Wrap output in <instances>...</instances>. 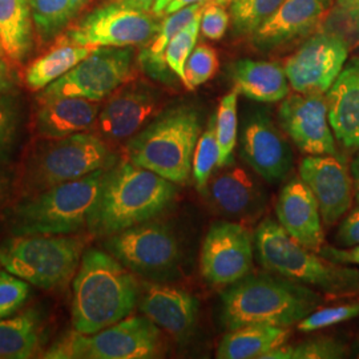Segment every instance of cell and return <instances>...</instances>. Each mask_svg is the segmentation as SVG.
I'll return each instance as SVG.
<instances>
[{"instance_id": "14", "label": "cell", "mask_w": 359, "mask_h": 359, "mask_svg": "<svg viewBox=\"0 0 359 359\" xmlns=\"http://www.w3.org/2000/svg\"><path fill=\"white\" fill-rule=\"evenodd\" d=\"M255 244L249 229L236 221H217L206 233L200 271L213 286H231L253 269Z\"/></svg>"}, {"instance_id": "22", "label": "cell", "mask_w": 359, "mask_h": 359, "mask_svg": "<svg viewBox=\"0 0 359 359\" xmlns=\"http://www.w3.org/2000/svg\"><path fill=\"white\" fill-rule=\"evenodd\" d=\"M330 0H285L262 27L252 35L258 50L270 51L302 38L321 23Z\"/></svg>"}, {"instance_id": "47", "label": "cell", "mask_w": 359, "mask_h": 359, "mask_svg": "<svg viewBox=\"0 0 359 359\" xmlns=\"http://www.w3.org/2000/svg\"><path fill=\"white\" fill-rule=\"evenodd\" d=\"M350 175L353 179V188H354V196L359 205V149L355 151V154L350 164Z\"/></svg>"}, {"instance_id": "26", "label": "cell", "mask_w": 359, "mask_h": 359, "mask_svg": "<svg viewBox=\"0 0 359 359\" xmlns=\"http://www.w3.org/2000/svg\"><path fill=\"white\" fill-rule=\"evenodd\" d=\"M290 337L289 327L248 325L229 330L217 347L219 359H262L273 348L283 346Z\"/></svg>"}, {"instance_id": "46", "label": "cell", "mask_w": 359, "mask_h": 359, "mask_svg": "<svg viewBox=\"0 0 359 359\" xmlns=\"http://www.w3.org/2000/svg\"><path fill=\"white\" fill-rule=\"evenodd\" d=\"M10 191H11V180L8 173L0 167V206L3 205L8 197H10Z\"/></svg>"}, {"instance_id": "29", "label": "cell", "mask_w": 359, "mask_h": 359, "mask_svg": "<svg viewBox=\"0 0 359 359\" xmlns=\"http://www.w3.org/2000/svg\"><path fill=\"white\" fill-rule=\"evenodd\" d=\"M60 40V39H59ZM95 47L60 40L53 48L28 65L25 81L28 90H43L84 60Z\"/></svg>"}, {"instance_id": "21", "label": "cell", "mask_w": 359, "mask_h": 359, "mask_svg": "<svg viewBox=\"0 0 359 359\" xmlns=\"http://www.w3.org/2000/svg\"><path fill=\"white\" fill-rule=\"evenodd\" d=\"M276 213L280 225L295 241L313 252L323 245L321 212L316 196L301 177L290 180L280 193Z\"/></svg>"}, {"instance_id": "3", "label": "cell", "mask_w": 359, "mask_h": 359, "mask_svg": "<svg viewBox=\"0 0 359 359\" xmlns=\"http://www.w3.org/2000/svg\"><path fill=\"white\" fill-rule=\"evenodd\" d=\"M321 294L281 276L249 273L221 295V321L228 330L248 325L290 327L320 308Z\"/></svg>"}, {"instance_id": "17", "label": "cell", "mask_w": 359, "mask_h": 359, "mask_svg": "<svg viewBox=\"0 0 359 359\" xmlns=\"http://www.w3.org/2000/svg\"><path fill=\"white\" fill-rule=\"evenodd\" d=\"M203 193L209 205L229 221L252 222L266 206V193L256 176L234 161L212 176Z\"/></svg>"}, {"instance_id": "6", "label": "cell", "mask_w": 359, "mask_h": 359, "mask_svg": "<svg viewBox=\"0 0 359 359\" xmlns=\"http://www.w3.org/2000/svg\"><path fill=\"white\" fill-rule=\"evenodd\" d=\"M105 170L23 196L8 215L11 234H74L87 226Z\"/></svg>"}, {"instance_id": "1", "label": "cell", "mask_w": 359, "mask_h": 359, "mask_svg": "<svg viewBox=\"0 0 359 359\" xmlns=\"http://www.w3.org/2000/svg\"><path fill=\"white\" fill-rule=\"evenodd\" d=\"M179 193L175 182L120 161L108 168L97 197L90 208L87 228L90 234L109 237L164 213Z\"/></svg>"}, {"instance_id": "33", "label": "cell", "mask_w": 359, "mask_h": 359, "mask_svg": "<svg viewBox=\"0 0 359 359\" xmlns=\"http://www.w3.org/2000/svg\"><path fill=\"white\" fill-rule=\"evenodd\" d=\"M285 0H231V19L234 35H253L273 16Z\"/></svg>"}, {"instance_id": "30", "label": "cell", "mask_w": 359, "mask_h": 359, "mask_svg": "<svg viewBox=\"0 0 359 359\" xmlns=\"http://www.w3.org/2000/svg\"><path fill=\"white\" fill-rule=\"evenodd\" d=\"M41 320L36 310H27L0 321V358L26 359L41 345Z\"/></svg>"}, {"instance_id": "5", "label": "cell", "mask_w": 359, "mask_h": 359, "mask_svg": "<svg viewBox=\"0 0 359 359\" xmlns=\"http://www.w3.org/2000/svg\"><path fill=\"white\" fill-rule=\"evenodd\" d=\"M201 135V117L192 105H177L156 116L130 137L129 161L175 182L187 184L192 175L194 149Z\"/></svg>"}, {"instance_id": "50", "label": "cell", "mask_w": 359, "mask_h": 359, "mask_svg": "<svg viewBox=\"0 0 359 359\" xmlns=\"http://www.w3.org/2000/svg\"><path fill=\"white\" fill-rule=\"evenodd\" d=\"M170 1H172V0H156V1H154L152 11H154L157 16H163V15H164V11H165V8L168 7V4H169Z\"/></svg>"}, {"instance_id": "7", "label": "cell", "mask_w": 359, "mask_h": 359, "mask_svg": "<svg viewBox=\"0 0 359 359\" xmlns=\"http://www.w3.org/2000/svg\"><path fill=\"white\" fill-rule=\"evenodd\" d=\"M116 163V154L97 135L80 132L62 139H46L27 156L19 185L23 196H28L83 179Z\"/></svg>"}, {"instance_id": "36", "label": "cell", "mask_w": 359, "mask_h": 359, "mask_svg": "<svg viewBox=\"0 0 359 359\" xmlns=\"http://www.w3.org/2000/svg\"><path fill=\"white\" fill-rule=\"evenodd\" d=\"M203 10L193 18L192 22L189 25L184 27L180 32L175 35V38L169 41L167 50H165V55H164L169 69L184 84V87H187L185 65H187L189 55L194 50L197 39H198Z\"/></svg>"}, {"instance_id": "4", "label": "cell", "mask_w": 359, "mask_h": 359, "mask_svg": "<svg viewBox=\"0 0 359 359\" xmlns=\"http://www.w3.org/2000/svg\"><path fill=\"white\" fill-rule=\"evenodd\" d=\"M255 245L259 264L273 274L333 297L359 292V269L317 256L271 218L258 225Z\"/></svg>"}, {"instance_id": "39", "label": "cell", "mask_w": 359, "mask_h": 359, "mask_svg": "<svg viewBox=\"0 0 359 359\" xmlns=\"http://www.w3.org/2000/svg\"><path fill=\"white\" fill-rule=\"evenodd\" d=\"M359 317V302L344 304L332 308L318 309L310 313L302 321L298 322V330L302 333H313L330 326L339 325Z\"/></svg>"}, {"instance_id": "9", "label": "cell", "mask_w": 359, "mask_h": 359, "mask_svg": "<svg viewBox=\"0 0 359 359\" xmlns=\"http://www.w3.org/2000/svg\"><path fill=\"white\" fill-rule=\"evenodd\" d=\"M161 350V329L145 316H129L97 333L65 335L44 358L147 359L158 357Z\"/></svg>"}, {"instance_id": "45", "label": "cell", "mask_w": 359, "mask_h": 359, "mask_svg": "<svg viewBox=\"0 0 359 359\" xmlns=\"http://www.w3.org/2000/svg\"><path fill=\"white\" fill-rule=\"evenodd\" d=\"M15 84V75L10 63L0 57V93L10 92Z\"/></svg>"}, {"instance_id": "43", "label": "cell", "mask_w": 359, "mask_h": 359, "mask_svg": "<svg viewBox=\"0 0 359 359\" xmlns=\"http://www.w3.org/2000/svg\"><path fill=\"white\" fill-rule=\"evenodd\" d=\"M337 243L348 249L359 246V206L341 222L337 231Z\"/></svg>"}, {"instance_id": "54", "label": "cell", "mask_w": 359, "mask_h": 359, "mask_svg": "<svg viewBox=\"0 0 359 359\" xmlns=\"http://www.w3.org/2000/svg\"><path fill=\"white\" fill-rule=\"evenodd\" d=\"M3 56H6V55H4V50H3V44H1V40H0V57H3Z\"/></svg>"}, {"instance_id": "20", "label": "cell", "mask_w": 359, "mask_h": 359, "mask_svg": "<svg viewBox=\"0 0 359 359\" xmlns=\"http://www.w3.org/2000/svg\"><path fill=\"white\" fill-rule=\"evenodd\" d=\"M137 306L142 316L180 341L188 338L197 323V298L175 285L142 283Z\"/></svg>"}, {"instance_id": "19", "label": "cell", "mask_w": 359, "mask_h": 359, "mask_svg": "<svg viewBox=\"0 0 359 359\" xmlns=\"http://www.w3.org/2000/svg\"><path fill=\"white\" fill-rule=\"evenodd\" d=\"M299 177L316 196L326 226L337 224L353 203V179L339 154H309L299 165Z\"/></svg>"}, {"instance_id": "37", "label": "cell", "mask_w": 359, "mask_h": 359, "mask_svg": "<svg viewBox=\"0 0 359 359\" xmlns=\"http://www.w3.org/2000/svg\"><path fill=\"white\" fill-rule=\"evenodd\" d=\"M219 60L217 52L208 44H200L194 47L185 65L187 90H196L205 84L217 72Z\"/></svg>"}, {"instance_id": "48", "label": "cell", "mask_w": 359, "mask_h": 359, "mask_svg": "<svg viewBox=\"0 0 359 359\" xmlns=\"http://www.w3.org/2000/svg\"><path fill=\"white\" fill-rule=\"evenodd\" d=\"M196 3H208V0H172L168 4V7L165 8V11H164V15L176 13V11H179L181 8L192 6V4H196Z\"/></svg>"}, {"instance_id": "42", "label": "cell", "mask_w": 359, "mask_h": 359, "mask_svg": "<svg viewBox=\"0 0 359 359\" xmlns=\"http://www.w3.org/2000/svg\"><path fill=\"white\" fill-rule=\"evenodd\" d=\"M229 13L224 8V6H218L216 3H206L201 22L200 31L209 40H219L224 38L228 26H229Z\"/></svg>"}, {"instance_id": "23", "label": "cell", "mask_w": 359, "mask_h": 359, "mask_svg": "<svg viewBox=\"0 0 359 359\" xmlns=\"http://www.w3.org/2000/svg\"><path fill=\"white\" fill-rule=\"evenodd\" d=\"M325 99L335 139L348 151H358L359 56L345 65Z\"/></svg>"}, {"instance_id": "25", "label": "cell", "mask_w": 359, "mask_h": 359, "mask_svg": "<svg viewBox=\"0 0 359 359\" xmlns=\"http://www.w3.org/2000/svg\"><path fill=\"white\" fill-rule=\"evenodd\" d=\"M234 90L257 103H278L289 95V80L283 67L271 62L252 59L233 65Z\"/></svg>"}, {"instance_id": "40", "label": "cell", "mask_w": 359, "mask_h": 359, "mask_svg": "<svg viewBox=\"0 0 359 359\" xmlns=\"http://www.w3.org/2000/svg\"><path fill=\"white\" fill-rule=\"evenodd\" d=\"M29 294V285L11 273L0 271V321L22 308Z\"/></svg>"}, {"instance_id": "31", "label": "cell", "mask_w": 359, "mask_h": 359, "mask_svg": "<svg viewBox=\"0 0 359 359\" xmlns=\"http://www.w3.org/2000/svg\"><path fill=\"white\" fill-rule=\"evenodd\" d=\"M35 34L40 41L59 39L77 16L72 0H31Z\"/></svg>"}, {"instance_id": "49", "label": "cell", "mask_w": 359, "mask_h": 359, "mask_svg": "<svg viewBox=\"0 0 359 359\" xmlns=\"http://www.w3.org/2000/svg\"><path fill=\"white\" fill-rule=\"evenodd\" d=\"M116 1L127 3V4H130V6L137 7V8H142V10H145V11H152L156 0H116Z\"/></svg>"}, {"instance_id": "11", "label": "cell", "mask_w": 359, "mask_h": 359, "mask_svg": "<svg viewBox=\"0 0 359 359\" xmlns=\"http://www.w3.org/2000/svg\"><path fill=\"white\" fill-rule=\"evenodd\" d=\"M105 250L132 273L163 281L179 269L180 245L176 234L163 222L147 221L108 237Z\"/></svg>"}, {"instance_id": "15", "label": "cell", "mask_w": 359, "mask_h": 359, "mask_svg": "<svg viewBox=\"0 0 359 359\" xmlns=\"http://www.w3.org/2000/svg\"><path fill=\"white\" fill-rule=\"evenodd\" d=\"M240 156L257 176L268 182L286 179L294 160L289 142L262 109L245 116L240 135Z\"/></svg>"}, {"instance_id": "44", "label": "cell", "mask_w": 359, "mask_h": 359, "mask_svg": "<svg viewBox=\"0 0 359 359\" xmlns=\"http://www.w3.org/2000/svg\"><path fill=\"white\" fill-rule=\"evenodd\" d=\"M320 255L338 264H359V246L350 249L321 248Z\"/></svg>"}, {"instance_id": "24", "label": "cell", "mask_w": 359, "mask_h": 359, "mask_svg": "<svg viewBox=\"0 0 359 359\" xmlns=\"http://www.w3.org/2000/svg\"><path fill=\"white\" fill-rule=\"evenodd\" d=\"M102 105L77 96L39 97L35 128L44 139H62L96 126Z\"/></svg>"}, {"instance_id": "18", "label": "cell", "mask_w": 359, "mask_h": 359, "mask_svg": "<svg viewBox=\"0 0 359 359\" xmlns=\"http://www.w3.org/2000/svg\"><path fill=\"white\" fill-rule=\"evenodd\" d=\"M280 124L295 145L308 154H338L323 95L294 93L280 105Z\"/></svg>"}, {"instance_id": "8", "label": "cell", "mask_w": 359, "mask_h": 359, "mask_svg": "<svg viewBox=\"0 0 359 359\" xmlns=\"http://www.w3.org/2000/svg\"><path fill=\"white\" fill-rule=\"evenodd\" d=\"M84 248L83 238L69 234L13 236L0 245V264L31 285L55 289L76 271Z\"/></svg>"}, {"instance_id": "16", "label": "cell", "mask_w": 359, "mask_h": 359, "mask_svg": "<svg viewBox=\"0 0 359 359\" xmlns=\"http://www.w3.org/2000/svg\"><path fill=\"white\" fill-rule=\"evenodd\" d=\"M161 104V92L144 80L127 81L107 97L96 127L104 139L121 142L135 136L154 117Z\"/></svg>"}, {"instance_id": "32", "label": "cell", "mask_w": 359, "mask_h": 359, "mask_svg": "<svg viewBox=\"0 0 359 359\" xmlns=\"http://www.w3.org/2000/svg\"><path fill=\"white\" fill-rule=\"evenodd\" d=\"M350 348L332 337H316L297 345L276 347L262 359H339L347 358Z\"/></svg>"}, {"instance_id": "12", "label": "cell", "mask_w": 359, "mask_h": 359, "mask_svg": "<svg viewBox=\"0 0 359 359\" xmlns=\"http://www.w3.org/2000/svg\"><path fill=\"white\" fill-rule=\"evenodd\" d=\"M135 47H97L69 72L41 90L39 97L77 96L102 102L130 80Z\"/></svg>"}, {"instance_id": "52", "label": "cell", "mask_w": 359, "mask_h": 359, "mask_svg": "<svg viewBox=\"0 0 359 359\" xmlns=\"http://www.w3.org/2000/svg\"><path fill=\"white\" fill-rule=\"evenodd\" d=\"M353 355L355 358H359V338L357 339V342L354 344V347H353Z\"/></svg>"}, {"instance_id": "13", "label": "cell", "mask_w": 359, "mask_h": 359, "mask_svg": "<svg viewBox=\"0 0 359 359\" xmlns=\"http://www.w3.org/2000/svg\"><path fill=\"white\" fill-rule=\"evenodd\" d=\"M348 41L333 31L309 38L283 65L292 88L298 93L325 95L346 65Z\"/></svg>"}, {"instance_id": "38", "label": "cell", "mask_w": 359, "mask_h": 359, "mask_svg": "<svg viewBox=\"0 0 359 359\" xmlns=\"http://www.w3.org/2000/svg\"><path fill=\"white\" fill-rule=\"evenodd\" d=\"M20 124V107L10 92L0 93V161L13 154Z\"/></svg>"}, {"instance_id": "51", "label": "cell", "mask_w": 359, "mask_h": 359, "mask_svg": "<svg viewBox=\"0 0 359 359\" xmlns=\"http://www.w3.org/2000/svg\"><path fill=\"white\" fill-rule=\"evenodd\" d=\"M90 0H72V4L75 7L77 15L83 11V8L90 3Z\"/></svg>"}, {"instance_id": "2", "label": "cell", "mask_w": 359, "mask_h": 359, "mask_svg": "<svg viewBox=\"0 0 359 359\" xmlns=\"http://www.w3.org/2000/svg\"><path fill=\"white\" fill-rule=\"evenodd\" d=\"M142 283L128 268L103 250L83 255L74 280L72 323L77 333L95 334L132 314Z\"/></svg>"}, {"instance_id": "53", "label": "cell", "mask_w": 359, "mask_h": 359, "mask_svg": "<svg viewBox=\"0 0 359 359\" xmlns=\"http://www.w3.org/2000/svg\"><path fill=\"white\" fill-rule=\"evenodd\" d=\"M213 3L225 7V6H231V0H213Z\"/></svg>"}, {"instance_id": "10", "label": "cell", "mask_w": 359, "mask_h": 359, "mask_svg": "<svg viewBox=\"0 0 359 359\" xmlns=\"http://www.w3.org/2000/svg\"><path fill=\"white\" fill-rule=\"evenodd\" d=\"M161 16L127 3L112 0L72 23L60 36L87 47H144L158 32Z\"/></svg>"}, {"instance_id": "28", "label": "cell", "mask_w": 359, "mask_h": 359, "mask_svg": "<svg viewBox=\"0 0 359 359\" xmlns=\"http://www.w3.org/2000/svg\"><path fill=\"white\" fill-rule=\"evenodd\" d=\"M205 4L196 3L176 13H168L167 18L161 22L156 36L142 47L139 55V65H142L147 75L163 83H170V74L173 72L169 69L164 56L168 44L177 32L192 22L193 18L205 7Z\"/></svg>"}, {"instance_id": "35", "label": "cell", "mask_w": 359, "mask_h": 359, "mask_svg": "<svg viewBox=\"0 0 359 359\" xmlns=\"http://www.w3.org/2000/svg\"><path fill=\"white\" fill-rule=\"evenodd\" d=\"M217 133H216V115L212 116L206 128L198 137L193 156V181L198 191H204L213 169L218 164Z\"/></svg>"}, {"instance_id": "41", "label": "cell", "mask_w": 359, "mask_h": 359, "mask_svg": "<svg viewBox=\"0 0 359 359\" xmlns=\"http://www.w3.org/2000/svg\"><path fill=\"white\" fill-rule=\"evenodd\" d=\"M332 18L337 25L327 27V31L342 35L351 48L359 44V0H337Z\"/></svg>"}, {"instance_id": "27", "label": "cell", "mask_w": 359, "mask_h": 359, "mask_svg": "<svg viewBox=\"0 0 359 359\" xmlns=\"http://www.w3.org/2000/svg\"><path fill=\"white\" fill-rule=\"evenodd\" d=\"M35 26L31 0H0V40L4 55L23 63L35 44Z\"/></svg>"}, {"instance_id": "34", "label": "cell", "mask_w": 359, "mask_h": 359, "mask_svg": "<svg viewBox=\"0 0 359 359\" xmlns=\"http://www.w3.org/2000/svg\"><path fill=\"white\" fill-rule=\"evenodd\" d=\"M238 92L236 90L226 93L218 105L216 114V133H217L218 164L217 167L229 165L234 161V147L237 142L238 116H237Z\"/></svg>"}]
</instances>
